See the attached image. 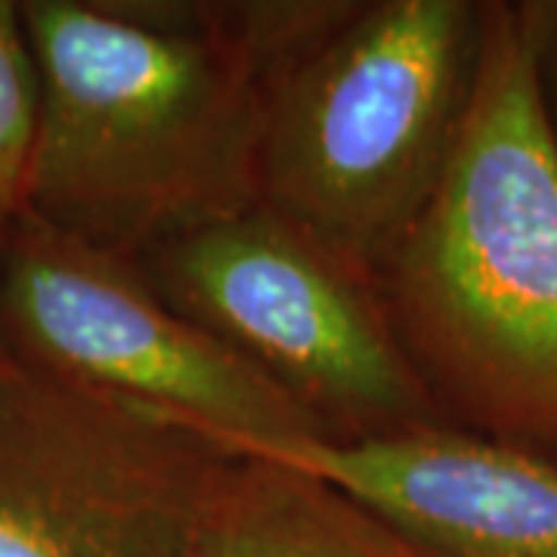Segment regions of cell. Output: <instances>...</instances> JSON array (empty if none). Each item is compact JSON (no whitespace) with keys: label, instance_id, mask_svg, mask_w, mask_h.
Listing matches in <instances>:
<instances>
[{"label":"cell","instance_id":"1","mask_svg":"<svg viewBox=\"0 0 557 557\" xmlns=\"http://www.w3.org/2000/svg\"><path fill=\"white\" fill-rule=\"evenodd\" d=\"M344 0H22L38 134L20 211L106 251L258 205L278 72Z\"/></svg>","mask_w":557,"mask_h":557},{"label":"cell","instance_id":"4","mask_svg":"<svg viewBox=\"0 0 557 557\" xmlns=\"http://www.w3.org/2000/svg\"><path fill=\"white\" fill-rule=\"evenodd\" d=\"M134 260L177 313L282 387L332 440L446 424L399 347L379 285L273 208L258 201Z\"/></svg>","mask_w":557,"mask_h":557},{"label":"cell","instance_id":"7","mask_svg":"<svg viewBox=\"0 0 557 557\" xmlns=\"http://www.w3.org/2000/svg\"><path fill=\"white\" fill-rule=\"evenodd\" d=\"M233 456L338 486L428 557H557V465L458 428L245 446Z\"/></svg>","mask_w":557,"mask_h":557},{"label":"cell","instance_id":"6","mask_svg":"<svg viewBox=\"0 0 557 557\" xmlns=\"http://www.w3.org/2000/svg\"><path fill=\"white\" fill-rule=\"evenodd\" d=\"M230 453L0 359V557H199Z\"/></svg>","mask_w":557,"mask_h":557},{"label":"cell","instance_id":"11","mask_svg":"<svg viewBox=\"0 0 557 557\" xmlns=\"http://www.w3.org/2000/svg\"><path fill=\"white\" fill-rule=\"evenodd\" d=\"M13 214L0 208V255H3V239H7V226H10ZM7 357V347H3V332H0V359Z\"/></svg>","mask_w":557,"mask_h":557},{"label":"cell","instance_id":"5","mask_svg":"<svg viewBox=\"0 0 557 557\" xmlns=\"http://www.w3.org/2000/svg\"><path fill=\"white\" fill-rule=\"evenodd\" d=\"M7 354L84 394L186 424L226 453L332 440L304 406L177 313L127 255L16 211L0 255Z\"/></svg>","mask_w":557,"mask_h":557},{"label":"cell","instance_id":"10","mask_svg":"<svg viewBox=\"0 0 557 557\" xmlns=\"http://www.w3.org/2000/svg\"><path fill=\"white\" fill-rule=\"evenodd\" d=\"M542 124L557 152V0H523Z\"/></svg>","mask_w":557,"mask_h":557},{"label":"cell","instance_id":"2","mask_svg":"<svg viewBox=\"0 0 557 557\" xmlns=\"http://www.w3.org/2000/svg\"><path fill=\"white\" fill-rule=\"evenodd\" d=\"M381 304L440 418L557 465V152L523 0H486L471 100Z\"/></svg>","mask_w":557,"mask_h":557},{"label":"cell","instance_id":"8","mask_svg":"<svg viewBox=\"0 0 557 557\" xmlns=\"http://www.w3.org/2000/svg\"><path fill=\"white\" fill-rule=\"evenodd\" d=\"M199 557L428 555L338 486L230 453L208 502Z\"/></svg>","mask_w":557,"mask_h":557},{"label":"cell","instance_id":"9","mask_svg":"<svg viewBox=\"0 0 557 557\" xmlns=\"http://www.w3.org/2000/svg\"><path fill=\"white\" fill-rule=\"evenodd\" d=\"M38 65L16 0H0V208L16 214L38 134Z\"/></svg>","mask_w":557,"mask_h":557},{"label":"cell","instance_id":"3","mask_svg":"<svg viewBox=\"0 0 557 557\" xmlns=\"http://www.w3.org/2000/svg\"><path fill=\"white\" fill-rule=\"evenodd\" d=\"M483 3L344 0L273 84L260 205L375 282L453 156Z\"/></svg>","mask_w":557,"mask_h":557}]
</instances>
